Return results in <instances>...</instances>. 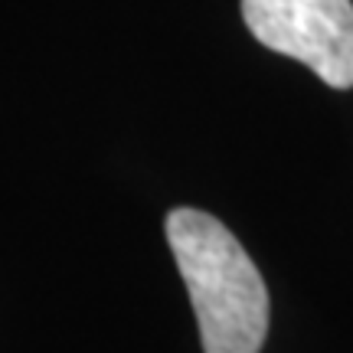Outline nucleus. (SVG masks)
I'll return each mask as SVG.
<instances>
[{"label":"nucleus","instance_id":"f257e3e1","mask_svg":"<svg viewBox=\"0 0 353 353\" xmlns=\"http://www.w3.org/2000/svg\"><path fill=\"white\" fill-rule=\"evenodd\" d=\"M167 242L200 324L203 353H259L268 334V288L242 242L203 210H170Z\"/></svg>","mask_w":353,"mask_h":353},{"label":"nucleus","instance_id":"f03ea898","mask_svg":"<svg viewBox=\"0 0 353 353\" xmlns=\"http://www.w3.org/2000/svg\"><path fill=\"white\" fill-rule=\"evenodd\" d=\"M252 37L304 63L330 88H353V3L350 0H242Z\"/></svg>","mask_w":353,"mask_h":353}]
</instances>
